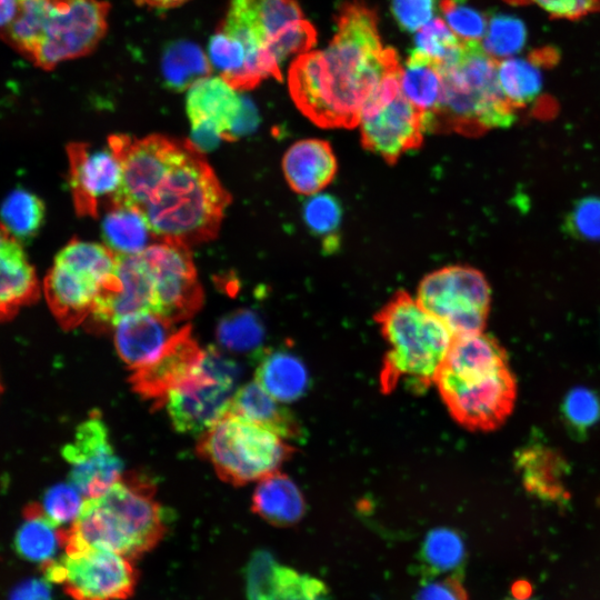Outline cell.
I'll use <instances>...</instances> for the list:
<instances>
[{
	"label": "cell",
	"instance_id": "obj_1",
	"mask_svg": "<svg viewBox=\"0 0 600 600\" xmlns=\"http://www.w3.org/2000/svg\"><path fill=\"white\" fill-rule=\"evenodd\" d=\"M399 69L397 52L382 44L374 11L357 0L341 8L336 33L324 49L292 61L289 92L316 124L352 128L382 80Z\"/></svg>",
	"mask_w": 600,
	"mask_h": 600
},
{
	"label": "cell",
	"instance_id": "obj_2",
	"mask_svg": "<svg viewBox=\"0 0 600 600\" xmlns=\"http://www.w3.org/2000/svg\"><path fill=\"white\" fill-rule=\"evenodd\" d=\"M147 478L122 476L107 491L84 500L76 520L61 529L66 553L101 549L136 560L164 537L166 521Z\"/></svg>",
	"mask_w": 600,
	"mask_h": 600
},
{
	"label": "cell",
	"instance_id": "obj_3",
	"mask_svg": "<svg viewBox=\"0 0 600 600\" xmlns=\"http://www.w3.org/2000/svg\"><path fill=\"white\" fill-rule=\"evenodd\" d=\"M230 201L202 151L186 140L140 211L159 241L190 247L217 237Z\"/></svg>",
	"mask_w": 600,
	"mask_h": 600
},
{
	"label": "cell",
	"instance_id": "obj_4",
	"mask_svg": "<svg viewBox=\"0 0 600 600\" xmlns=\"http://www.w3.org/2000/svg\"><path fill=\"white\" fill-rule=\"evenodd\" d=\"M0 38L36 67L52 70L91 53L108 30L103 0H16Z\"/></svg>",
	"mask_w": 600,
	"mask_h": 600
},
{
	"label": "cell",
	"instance_id": "obj_5",
	"mask_svg": "<svg viewBox=\"0 0 600 600\" xmlns=\"http://www.w3.org/2000/svg\"><path fill=\"white\" fill-rule=\"evenodd\" d=\"M497 67L481 41L462 39L457 56L440 66L441 98L432 112L423 114L424 131L477 136L511 126L516 112L501 91Z\"/></svg>",
	"mask_w": 600,
	"mask_h": 600
},
{
	"label": "cell",
	"instance_id": "obj_6",
	"mask_svg": "<svg viewBox=\"0 0 600 600\" xmlns=\"http://www.w3.org/2000/svg\"><path fill=\"white\" fill-rule=\"evenodd\" d=\"M388 346L380 371L384 393L400 386L422 392L434 383L453 334L406 291L397 292L376 314Z\"/></svg>",
	"mask_w": 600,
	"mask_h": 600
},
{
	"label": "cell",
	"instance_id": "obj_7",
	"mask_svg": "<svg viewBox=\"0 0 600 600\" xmlns=\"http://www.w3.org/2000/svg\"><path fill=\"white\" fill-rule=\"evenodd\" d=\"M117 254L106 244L70 240L56 256L42 292L50 311L64 330L89 319L102 289L116 274Z\"/></svg>",
	"mask_w": 600,
	"mask_h": 600
},
{
	"label": "cell",
	"instance_id": "obj_8",
	"mask_svg": "<svg viewBox=\"0 0 600 600\" xmlns=\"http://www.w3.org/2000/svg\"><path fill=\"white\" fill-rule=\"evenodd\" d=\"M200 436L198 453L211 462L220 479L233 486L278 471L294 451L278 434L230 413Z\"/></svg>",
	"mask_w": 600,
	"mask_h": 600
},
{
	"label": "cell",
	"instance_id": "obj_9",
	"mask_svg": "<svg viewBox=\"0 0 600 600\" xmlns=\"http://www.w3.org/2000/svg\"><path fill=\"white\" fill-rule=\"evenodd\" d=\"M218 28L264 50L280 66L317 41L316 29L297 0H228Z\"/></svg>",
	"mask_w": 600,
	"mask_h": 600
},
{
	"label": "cell",
	"instance_id": "obj_10",
	"mask_svg": "<svg viewBox=\"0 0 600 600\" xmlns=\"http://www.w3.org/2000/svg\"><path fill=\"white\" fill-rule=\"evenodd\" d=\"M401 69L388 74L364 104L358 126L362 146L394 163L423 140V113L402 93Z\"/></svg>",
	"mask_w": 600,
	"mask_h": 600
},
{
	"label": "cell",
	"instance_id": "obj_11",
	"mask_svg": "<svg viewBox=\"0 0 600 600\" xmlns=\"http://www.w3.org/2000/svg\"><path fill=\"white\" fill-rule=\"evenodd\" d=\"M434 384L452 418L476 431L499 428L510 416L517 398V382L509 366L464 374L440 368Z\"/></svg>",
	"mask_w": 600,
	"mask_h": 600
},
{
	"label": "cell",
	"instance_id": "obj_12",
	"mask_svg": "<svg viewBox=\"0 0 600 600\" xmlns=\"http://www.w3.org/2000/svg\"><path fill=\"white\" fill-rule=\"evenodd\" d=\"M417 300L442 321L453 336L483 331L491 289L482 272L467 266H448L427 274Z\"/></svg>",
	"mask_w": 600,
	"mask_h": 600
},
{
	"label": "cell",
	"instance_id": "obj_13",
	"mask_svg": "<svg viewBox=\"0 0 600 600\" xmlns=\"http://www.w3.org/2000/svg\"><path fill=\"white\" fill-rule=\"evenodd\" d=\"M42 570L48 582L60 584L73 600H127L139 580L133 560L101 549L64 553Z\"/></svg>",
	"mask_w": 600,
	"mask_h": 600
},
{
	"label": "cell",
	"instance_id": "obj_14",
	"mask_svg": "<svg viewBox=\"0 0 600 600\" xmlns=\"http://www.w3.org/2000/svg\"><path fill=\"white\" fill-rule=\"evenodd\" d=\"M186 111L192 129L191 142L201 151L214 147L220 139H237L257 122L252 104L220 76L202 78L188 89Z\"/></svg>",
	"mask_w": 600,
	"mask_h": 600
},
{
	"label": "cell",
	"instance_id": "obj_15",
	"mask_svg": "<svg viewBox=\"0 0 600 600\" xmlns=\"http://www.w3.org/2000/svg\"><path fill=\"white\" fill-rule=\"evenodd\" d=\"M140 254L152 281L153 313L173 323L193 317L203 303V290L189 247L159 241Z\"/></svg>",
	"mask_w": 600,
	"mask_h": 600
},
{
	"label": "cell",
	"instance_id": "obj_16",
	"mask_svg": "<svg viewBox=\"0 0 600 600\" xmlns=\"http://www.w3.org/2000/svg\"><path fill=\"white\" fill-rule=\"evenodd\" d=\"M184 144L186 140L162 134L144 138L110 136L108 147L122 169V187L113 202H123L140 210L179 158Z\"/></svg>",
	"mask_w": 600,
	"mask_h": 600
},
{
	"label": "cell",
	"instance_id": "obj_17",
	"mask_svg": "<svg viewBox=\"0 0 600 600\" xmlns=\"http://www.w3.org/2000/svg\"><path fill=\"white\" fill-rule=\"evenodd\" d=\"M62 456L70 466V482L87 499L101 496L122 477V462L97 411L77 428Z\"/></svg>",
	"mask_w": 600,
	"mask_h": 600
},
{
	"label": "cell",
	"instance_id": "obj_18",
	"mask_svg": "<svg viewBox=\"0 0 600 600\" xmlns=\"http://www.w3.org/2000/svg\"><path fill=\"white\" fill-rule=\"evenodd\" d=\"M69 187L80 217L97 218L101 204L112 203L122 187V169L111 149H97L84 142L67 147Z\"/></svg>",
	"mask_w": 600,
	"mask_h": 600
},
{
	"label": "cell",
	"instance_id": "obj_19",
	"mask_svg": "<svg viewBox=\"0 0 600 600\" xmlns=\"http://www.w3.org/2000/svg\"><path fill=\"white\" fill-rule=\"evenodd\" d=\"M204 356L187 324L172 336L162 352L150 363L134 369L132 389L160 408L171 391L187 382L199 369Z\"/></svg>",
	"mask_w": 600,
	"mask_h": 600
},
{
	"label": "cell",
	"instance_id": "obj_20",
	"mask_svg": "<svg viewBox=\"0 0 600 600\" xmlns=\"http://www.w3.org/2000/svg\"><path fill=\"white\" fill-rule=\"evenodd\" d=\"M236 384L221 381L199 367L197 372L166 400L174 429L181 433L202 434L224 417Z\"/></svg>",
	"mask_w": 600,
	"mask_h": 600
},
{
	"label": "cell",
	"instance_id": "obj_21",
	"mask_svg": "<svg viewBox=\"0 0 600 600\" xmlns=\"http://www.w3.org/2000/svg\"><path fill=\"white\" fill-rule=\"evenodd\" d=\"M244 577L248 600H330L323 581L279 563L264 550L253 552Z\"/></svg>",
	"mask_w": 600,
	"mask_h": 600
},
{
	"label": "cell",
	"instance_id": "obj_22",
	"mask_svg": "<svg viewBox=\"0 0 600 600\" xmlns=\"http://www.w3.org/2000/svg\"><path fill=\"white\" fill-rule=\"evenodd\" d=\"M41 289L20 239L0 220V321L36 302Z\"/></svg>",
	"mask_w": 600,
	"mask_h": 600
},
{
	"label": "cell",
	"instance_id": "obj_23",
	"mask_svg": "<svg viewBox=\"0 0 600 600\" xmlns=\"http://www.w3.org/2000/svg\"><path fill=\"white\" fill-rule=\"evenodd\" d=\"M173 324L150 311L119 319L114 324V344L120 358L133 370L150 363L177 332Z\"/></svg>",
	"mask_w": 600,
	"mask_h": 600
},
{
	"label": "cell",
	"instance_id": "obj_24",
	"mask_svg": "<svg viewBox=\"0 0 600 600\" xmlns=\"http://www.w3.org/2000/svg\"><path fill=\"white\" fill-rule=\"evenodd\" d=\"M516 467L526 490L536 498L557 504L569 501V472L564 457L541 442H531L516 454Z\"/></svg>",
	"mask_w": 600,
	"mask_h": 600
},
{
	"label": "cell",
	"instance_id": "obj_25",
	"mask_svg": "<svg viewBox=\"0 0 600 600\" xmlns=\"http://www.w3.org/2000/svg\"><path fill=\"white\" fill-rule=\"evenodd\" d=\"M337 169L331 146L321 139L297 141L282 158V171L289 187L307 197L321 192L333 180Z\"/></svg>",
	"mask_w": 600,
	"mask_h": 600
},
{
	"label": "cell",
	"instance_id": "obj_26",
	"mask_svg": "<svg viewBox=\"0 0 600 600\" xmlns=\"http://www.w3.org/2000/svg\"><path fill=\"white\" fill-rule=\"evenodd\" d=\"M228 413L256 423L282 439L302 438V428L292 412L257 381L249 382L234 392Z\"/></svg>",
	"mask_w": 600,
	"mask_h": 600
},
{
	"label": "cell",
	"instance_id": "obj_27",
	"mask_svg": "<svg viewBox=\"0 0 600 600\" xmlns=\"http://www.w3.org/2000/svg\"><path fill=\"white\" fill-rule=\"evenodd\" d=\"M256 360V381L280 402L300 399L309 386L303 362L286 350H261Z\"/></svg>",
	"mask_w": 600,
	"mask_h": 600
},
{
	"label": "cell",
	"instance_id": "obj_28",
	"mask_svg": "<svg viewBox=\"0 0 600 600\" xmlns=\"http://www.w3.org/2000/svg\"><path fill=\"white\" fill-rule=\"evenodd\" d=\"M252 511L272 526L289 527L303 517L306 503L297 484L287 474L274 471L256 487Z\"/></svg>",
	"mask_w": 600,
	"mask_h": 600
},
{
	"label": "cell",
	"instance_id": "obj_29",
	"mask_svg": "<svg viewBox=\"0 0 600 600\" xmlns=\"http://www.w3.org/2000/svg\"><path fill=\"white\" fill-rule=\"evenodd\" d=\"M508 366L504 349L491 336L481 332L453 336L440 368L450 372H491Z\"/></svg>",
	"mask_w": 600,
	"mask_h": 600
},
{
	"label": "cell",
	"instance_id": "obj_30",
	"mask_svg": "<svg viewBox=\"0 0 600 600\" xmlns=\"http://www.w3.org/2000/svg\"><path fill=\"white\" fill-rule=\"evenodd\" d=\"M102 220L104 244L119 256L138 254L154 238L143 213L123 202H112L106 208Z\"/></svg>",
	"mask_w": 600,
	"mask_h": 600
},
{
	"label": "cell",
	"instance_id": "obj_31",
	"mask_svg": "<svg viewBox=\"0 0 600 600\" xmlns=\"http://www.w3.org/2000/svg\"><path fill=\"white\" fill-rule=\"evenodd\" d=\"M23 518L13 540L16 552L24 560L42 566L54 560L62 547L61 528L46 517L39 503L27 506Z\"/></svg>",
	"mask_w": 600,
	"mask_h": 600
},
{
	"label": "cell",
	"instance_id": "obj_32",
	"mask_svg": "<svg viewBox=\"0 0 600 600\" xmlns=\"http://www.w3.org/2000/svg\"><path fill=\"white\" fill-rule=\"evenodd\" d=\"M400 87L403 96L423 114L432 112L442 92L439 63L414 49L401 70Z\"/></svg>",
	"mask_w": 600,
	"mask_h": 600
},
{
	"label": "cell",
	"instance_id": "obj_33",
	"mask_svg": "<svg viewBox=\"0 0 600 600\" xmlns=\"http://www.w3.org/2000/svg\"><path fill=\"white\" fill-rule=\"evenodd\" d=\"M542 62L538 56H513L498 61V81L513 108L528 106L540 97L543 90Z\"/></svg>",
	"mask_w": 600,
	"mask_h": 600
},
{
	"label": "cell",
	"instance_id": "obj_34",
	"mask_svg": "<svg viewBox=\"0 0 600 600\" xmlns=\"http://www.w3.org/2000/svg\"><path fill=\"white\" fill-rule=\"evenodd\" d=\"M212 69L208 54L187 40L172 42L161 58L164 83L173 90L189 89L198 80L211 76Z\"/></svg>",
	"mask_w": 600,
	"mask_h": 600
},
{
	"label": "cell",
	"instance_id": "obj_35",
	"mask_svg": "<svg viewBox=\"0 0 600 600\" xmlns=\"http://www.w3.org/2000/svg\"><path fill=\"white\" fill-rule=\"evenodd\" d=\"M263 326L259 317L251 310L239 309L224 316L217 327V340L223 349L238 353L254 356L262 350Z\"/></svg>",
	"mask_w": 600,
	"mask_h": 600
},
{
	"label": "cell",
	"instance_id": "obj_36",
	"mask_svg": "<svg viewBox=\"0 0 600 600\" xmlns=\"http://www.w3.org/2000/svg\"><path fill=\"white\" fill-rule=\"evenodd\" d=\"M302 217L307 228L322 241L323 249L338 248L342 209L336 197L322 191L308 196Z\"/></svg>",
	"mask_w": 600,
	"mask_h": 600
},
{
	"label": "cell",
	"instance_id": "obj_37",
	"mask_svg": "<svg viewBox=\"0 0 600 600\" xmlns=\"http://www.w3.org/2000/svg\"><path fill=\"white\" fill-rule=\"evenodd\" d=\"M2 223L19 239L31 237L40 229L44 218L43 202L26 190H14L0 210Z\"/></svg>",
	"mask_w": 600,
	"mask_h": 600
},
{
	"label": "cell",
	"instance_id": "obj_38",
	"mask_svg": "<svg viewBox=\"0 0 600 600\" xmlns=\"http://www.w3.org/2000/svg\"><path fill=\"white\" fill-rule=\"evenodd\" d=\"M527 37V28L521 19L498 14L488 21L482 46L494 59H504L517 56L524 48Z\"/></svg>",
	"mask_w": 600,
	"mask_h": 600
},
{
	"label": "cell",
	"instance_id": "obj_39",
	"mask_svg": "<svg viewBox=\"0 0 600 600\" xmlns=\"http://www.w3.org/2000/svg\"><path fill=\"white\" fill-rule=\"evenodd\" d=\"M421 554L431 572L440 573L459 568L464 559L466 550L457 532L438 528L427 534Z\"/></svg>",
	"mask_w": 600,
	"mask_h": 600
},
{
	"label": "cell",
	"instance_id": "obj_40",
	"mask_svg": "<svg viewBox=\"0 0 600 600\" xmlns=\"http://www.w3.org/2000/svg\"><path fill=\"white\" fill-rule=\"evenodd\" d=\"M561 410L570 432L582 438L600 420V397L588 388L576 387L566 394Z\"/></svg>",
	"mask_w": 600,
	"mask_h": 600
},
{
	"label": "cell",
	"instance_id": "obj_41",
	"mask_svg": "<svg viewBox=\"0 0 600 600\" xmlns=\"http://www.w3.org/2000/svg\"><path fill=\"white\" fill-rule=\"evenodd\" d=\"M461 43L462 39L439 18L432 19L421 28L416 37V49L429 56L439 64L454 58L460 51Z\"/></svg>",
	"mask_w": 600,
	"mask_h": 600
},
{
	"label": "cell",
	"instance_id": "obj_42",
	"mask_svg": "<svg viewBox=\"0 0 600 600\" xmlns=\"http://www.w3.org/2000/svg\"><path fill=\"white\" fill-rule=\"evenodd\" d=\"M82 497L71 482L59 483L46 491L40 506L46 517L60 528L76 520L84 502Z\"/></svg>",
	"mask_w": 600,
	"mask_h": 600
},
{
	"label": "cell",
	"instance_id": "obj_43",
	"mask_svg": "<svg viewBox=\"0 0 600 600\" xmlns=\"http://www.w3.org/2000/svg\"><path fill=\"white\" fill-rule=\"evenodd\" d=\"M564 231L581 241L600 242V197L578 199L566 216Z\"/></svg>",
	"mask_w": 600,
	"mask_h": 600
},
{
	"label": "cell",
	"instance_id": "obj_44",
	"mask_svg": "<svg viewBox=\"0 0 600 600\" xmlns=\"http://www.w3.org/2000/svg\"><path fill=\"white\" fill-rule=\"evenodd\" d=\"M441 12L449 28L463 40H481L488 21L483 13L464 0H441Z\"/></svg>",
	"mask_w": 600,
	"mask_h": 600
},
{
	"label": "cell",
	"instance_id": "obj_45",
	"mask_svg": "<svg viewBox=\"0 0 600 600\" xmlns=\"http://www.w3.org/2000/svg\"><path fill=\"white\" fill-rule=\"evenodd\" d=\"M436 0H392V12L398 24L409 32L419 31L434 14Z\"/></svg>",
	"mask_w": 600,
	"mask_h": 600
},
{
	"label": "cell",
	"instance_id": "obj_46",
	"mask_svg": "<svg viewBox=\"0 0 600 600\" xmlns=\"http://www.w3.org/2000/svg\"><path fill=\"white\" fill-rule=\"evenodd\" d=\"M511 2H530L558 18L574 19L594 10L598 0H509Z\"/></svg>",
	"mask_w": 600,
	"mask_h": 600
},
{
	"label": "cell",
	"instance_id": "obj_47",
	"mask_svg": "<svg viewBox=\"0 0 600 600\" xmlns=\"http://www.w3.org/2000/svg\"><path fill=\"white\" fill-rule=\"evenodd\" d=\"M414 600H468V594L459 579L447 577L424 584Z\"/></svg>",
	"mask_w": 600,
	"mask_h": 600
},
{
	"label": "cell",
	"instance_id": "obj_48",
	"mask_svg": "<svg viewBox=\"0 0 600 600\" xmlns=\"http://www.w3.org/2000/svg\"><path fill=\"white\" fill-rule=\"evenodd\" d=\"M10 600H51L49 584L40 579L27 580L13 590Z\"/></svg>",
	"mask_w": 600,
	"mask_h": 600
},
{
	"label": "cell",
	"instance_id": "obj_49",
	"mask_svg": "<svg viewBox=\"0 0 600 600\" xmlns=\"http://www.w3.org/2000/svg\"><path fill=\"white\" fill-rule=\"evenodd\" d=\"M16 0H0V31L8 27L16 12Z\"/></svg>",
	"mask_w": 600,
	"mask_h": 600
},
{
	"label": "cell",
	"instance_id": "obj_50",
	"mask_svg": "<svg viewBox=\"0 0 600 600\" xmlns=\"http://www.w3.org/2000/svg\"><path fill=\"white\" fill-rule=\"evenodd\" d=\"M140 6H147L157 9H170L179 7L189 0H134Z\"/></svg>",
	"mask_w": 600,
	"mask_h": 600
},
{
	"label": "cell",
	"instance_id": "obj_51",
	"mask_svg": "<svg viewBox=\"0 0 600 600\" xmlns=\"http://www.w3.org/2000/svg\"><path fill=\"white\" fill-rule=\"evenodd\" d=\"M510 600H529L528 597H516L513 599H510Z\"/></svg>",
	"mask_w": 600,
	"mask_h": 600
},
{
	"label": "cell",
	"instance_id": "obj_52",
	"mask_svg": "<svg viewBox=\"0 0 600 600\" xmlns=\"http://www.w3.org/2000/svg\"><path fill=\"white\" fill-rule=\"evenodd\" d=\"M1 391H2V387H1V382H0V393H1Z\"/></svg>",
	"mask_w": 600,
	"mask_h": 600
}]
</instances>
